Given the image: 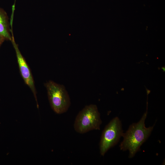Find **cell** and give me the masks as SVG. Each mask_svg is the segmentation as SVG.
Returning a JSON list of instances; mask_svg holds the SVG:
<instances>
[{"label": "cell", "instance_id": "3957f363", "mask_svg": "<svg viewBox=\"0 0 165 165\" xmlns=\"http://www.w3.org/2000/svg\"><path fill=\"white\" fill-rule=\"evenodd\" d=\"M51 107L56 113L66 112L71 105L70 97L64 86L52 80L44 83Z\"/></svg>", "mask_w": 165, "mask_h": 165}, {"label": "cell", "instance_id": "52a82bcc", "mask_svg": "<svg viewBox=\"0 0 165 165\" xmlns=\"http://www.w3.org/2000/svg\"><path fill=\"white\" fill-rule=\"evenodd\" d=\"M5 40L4 38L0 36V47Z\"/></svg>", "mask_w": 165, "mask_h": 165}, {"label": "cell", "instance_id": "277c9868", "mask_svg": "<svg viewBox=\"0 0 165 165\" xmlns=\"http://www.w3.org/2000/svg\"><path fill=\"white\" fill-rule=\"evenodd\" d=\"M122 125L119 118H113L102 131L99 143L101 155L104 156L111 148L115 145L123 134Z\"/></svg>", "mask_w": 165, "mask_h": 165}, {"label": "cell", "instance_id": "5b68a950", "mask_svg": "<svg viewBox=\"0 0 165 165\" xmlns=\"http://www.w3.org/2000/svg\"><path fill=\"white\" fill-rule=\"evenodd\" d=\"M11 31L12 38L11 41L15 50L21 75L25 83L29 87L33 94L36 101L37 107L38 108L39 106L36 96V91L32 75L28 65L15 41L13 31Z\"/></svg>", "mask_w": 165, "mask_h": 165}, {"label": "cell", "instance_id": "6da1fadb", "mask_svg": "<svg viewBox=\"0 0 165 165\" xmlns=\"http://www.w3.org/2000/svg\"><path fill=\"white\" fill-rule=\"evenodd\" d=\"M147 111L145 113L140 120L129 126L127 130L123 133V140L119 147L123 151L128 150L129 158H133L139 150L142 144L147 140L153 130L155 124L152 127H145V121Z\"/></svg>", "mask_w": 165, "mask_h": 165}, {"label": "cell", "instance_id": "8992f818", "mask_svg": "<svg viewBox=\"0 0 165 165\" xmlns=\"http://www.w3.org/2000/svg\"><path fill=\"white\" fill-rule=\"evenodd\" d=\"M9 22V18L6 12L0 8V36L5 40L11 41L12 35Z\"/></svg>", "mask_w": 165, "mask_h": 165}, {"label": "cell", "instance_id": "7a4b0ae2", "mask_svg": "<svg viewBox=\"0 0 165 165\" xmlns=\"http://www.w3.org/2000/svg\"><path fill=\"white\" fill-rule=\"evenodd\" d=\"M102 121L97 106L94 104L86 106L76 116L74 127L75 131L84 134L93 130H100Z\"/></svg>", "mask_w": 165, "mask_h": 165}]
</instances>
